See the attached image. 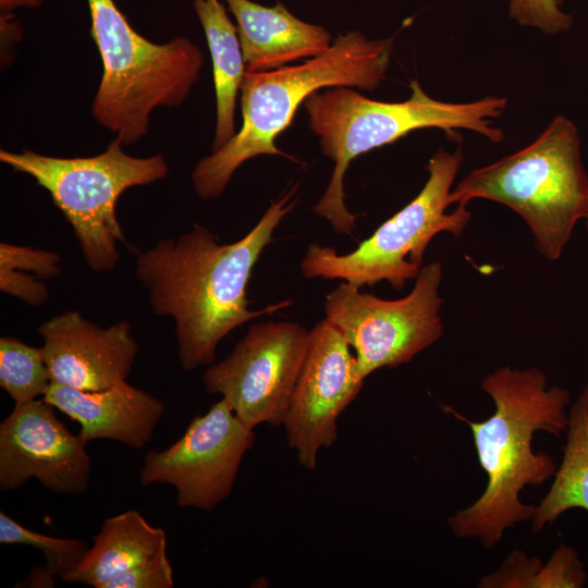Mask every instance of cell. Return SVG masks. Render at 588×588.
<instances>
[{"label": "cell", "mask_w": 588, "mask_h": 588, "mask_svg": "<svg viewBox=\"0 0 588 588\" xmlns=\"http://www.w3.org/2000/svg\"><path fill=\"white\" fill-rule=\"evenodd\" d=\"M44 400L78 422L87 443L108 439L136 450L151 441L166 411L161 400L127 381L100 391L51 383Z\"/></svg>", "instance_id": "15"}, {"label": "cell", "mask_w": 588, "mask_h": 588, "mask_svg": "<svg viewBox=\"0 0 588 588\" xmlns=\"http://www.w3.org/2000/svg\"><path fill=\"white\" fill-rule=\"evenodd\" d=\"M38 333L51 383L83 391L126 381L139 351L128 321L102 328L77 310L45 321Z\"/></svg>", "instance_id": "14"}, {"label": "cell", "mask_w": 588, "mask_h": 588, "mask_svg": "<svg viewBox=\"0 0 588 588\" xmlns=\"http://www.w3.org/2000/svg\"><path fill=\"white\" fill-rule=\"evenodd\" d=\"M566 433L562 463L532 518L534 532L569 509L588 511V382L568 413Z\"/></svg>", "instance_id": "19"}, {"label": "cell", "mask_w": 588, "mask_h": 588, "mask_svg": "<svg viewBox=\"0 0 588 588\" xmlns=\"http://www.w3.org/2000/svg\"><path fill=\"white\" fill-rule=\"evenodd\" d=\"M86 444L44 397L15 405L0 424V490H16L34 478L56 493H83L91 470Z\"/></svg>", "instance_id": "13"}, {"label": "cell", "mask_w": 588, "mask_h": 588, "mask_svg": "<svg viewBox=\"0 0 588 588\" xmlns=\"http://www.w3.org/2000/svg\"><path fill=\"white\" fill-rule=\"evenodd\" d=\"M587 575L577 552L561 544L546 567L542 566L538 587H581Z\"/></svg>", "instance_id": "25"}, {"label": "cell", "mask_w": 588, "mask_h": 588, "mask_svg": "<svg viewBox=\"0 0 588 588\" xmlns=\"http://www.w3.org/2000/svg\"><path fill=\"white\" fill-rule=\"evenodd\" d=\"M326 318L309 331L307 353L283 419L289 446L314 470L322 448L338 438V419L364 385L356 358Z\"/></svg>", "instance_id": "12"}, {"label": "cell", "mask_w": 588, "mask_h": 588, "mask_svg": "<svg viewBox=\"0 0 588 588\" xmlns=\"http://www.w3.org/2000/svg\"><path fill=\"white\" fill-rule=\"evenodd\" d=\"M296 189L283 193L236 242L220 244L211 231L195 224L177 238L160 240L137 254L136 277L147 290L152 314L173 319L184 370L210 366L218 344L234 329L292 305L287 299L252 310L246 289L274 230L296 206Z\"/></svg>", "instance_id": "1"}, {"label": "cell", "mask_w": 588, "mask_h": 588, "mask_svg": "<svg viewBox=\"0 0 588 588\" xmlns=\"http://www.w3.org/2000/svg\"><path fill=\"white\" fill-rule=\"evenodd\" d=\"M482 389L494 403L488 419L474 422L450 412L469 426L487 486L474 504L448 522L457 537L476 538L490 549L505 529L535 517L537 506L524 504L519 493L526 486H539L553 477L556 465L547 453L532 451L534 433L561 437L567 430L571 394L564 388H548L544 373L537 368L510 366L486 376Z\"/></svg>", "instance_id": "2"}, {"label": "cell", "mask_w": 588, "mask_h": 588, "mask_svg": "<svg viewBox=\"0 0 588 588\" xmlns=\"http://www.w3.org/2000/svg\"><path fill=\"white\" fill-rule=\"evenodd\" d=\"M392 50V38L369 39L352 30L299 65L246 72L240 89L242 126L222 148L198 161L192 173L196 194L201 199L220 197L237 168L257 156L275 155L297 162L275 140L299 106L322 88L376 89L385 77Z\"/></svg>", "instance_id": "3"}, {"label": "cell", "mask_w": 588, "mask_h": 588, "mask_svg": "<svg viewBox=\"0 0 588 588\" xmlns=\"http://www.w3.org/2000/svg\"><path fill=\"white\" fill-rule=\"evenodd\" d=\"M308 340L309 331L297 322L255 323L223 360L207 366L204 388L221 395L252 429L282 425Z\"/></svg>", "instance_id": "10"}, {"label": "cell", "mask_w": 588, "mask_h": 588, "mask_svg": "<svg viewBox=\"0 0 588 588\" xmlns=\"http://www.w3.org/2000/svg\"><path fill=\"white\" fill-rule=\"evenodd\" d=\"M212 61L217 122L212 152L222 148L235 133L237 94L246 73L236 25L221 0H193Z\"/></svg>", "instance_id": "18"}, {"label": "cell", "mask_w": 588, "mask_h": 588, "mask_svg": "<svg viewBox=\"0 0 588 588\" xmlns=\"http://www.w3.org/2000/svg\"><path fill=\"white\" fill-rule=\"evenodd\" d=\"M463 161L462 148L454 152L439 149L429 160V177L420 193L384 221L353 252L340 255L332 247L308 245L301 264L305 278L341 279L358 287L387 281L402 290L415 279L430 241L440 232L461 236L470 212L451 203V186Z\"/></svg>", "instance_id": "8"}, {"label": "cell", "mask_w": 588, "mask_h": 588, "mask_svg": "<svg viewBox=\"0 0 588 588\" xmlns=\"http://www.w3.org/2000/svg\"><path fill=\"white\" fill-rule=\"evenodd\" d=\"M50 384L41 347L12 336L0 339V387L15 405L44 397Z\"/></svg>", "instance_id": "21"}, {"label": "cell", "mask_w": 588, "mask_h": 588, "mask_svg": "<svg viewBox=\"0 0 588 588\" xmlns=\"http://www.w3.org/2000/svg\"><path fill=\"white\" fill-rule=\"evenodd\" d=\"M254 440L253 429L221 397L205 415L194 417L177 441L146 454L140 485H170L177 506L212 510L232 492Z\"/></svg>", "instance_id": "11"}, {"label": "cell", "mask_w": 588, "mask_h": 588, "mask_svg": "<svg viewBox=\"0 0 588 588\" xmlns=\"http://www.w3.org/2000/svg\"><path fill=\"white\" fill-rule=\"evenodd\" d=\"M562 0H511L510 15L519 24L532 26L547 34L566 32L572 25V16L564 13Z\"/></svg>", "instance_id": "23"}, {"label": "cell", "mask_w": 588, "mask_h": 588, "mask_svg": "<svg viewBox=\"0 0 588 588\" xmlns=\"http://www.w3.org/2000/svg\"><path fill=\"white\" fill-rule=\"evenodd\" d=\"M411 97L402 102L373 100L345 86L317 90L304 101L308 126L319 137L323 155L334 162L331 181L314 211L328 219L336 233L352 235L356 224L357 215L345 205L343 182L350 163L359 155L420 128H440L449 135L464 128L492 143L503 139L491 119L504 112L505 98L451 103L429 97L417 81L411 83Z\"/></svg>", "instance_id": "4"}, {"label": "cell", "mask_w": 588, "mask_h": 588, "mask_svg": "<svg viewBox=\"0 0 588 588\" xmlns=\"http://www.w3.org/2000/svg\"><path fill=\"white\" fill-rule=\"evenodd\" d=\"M122 146L115 137L103 152L75 158L0 150L2 163L32 176L50 194L72 226L85 262L96 272L111 271L120 260L118 242L127 244L115 212L120 195L169 173L161 154L136 158Z\"/></svg>", "instance_id": "7"}, {"label": "cell", "mask_w": 588, "mask_h": 588, "mask_svg": "<svg viewBox=\"0 0 588 588\" xmlns=\"http://www.w3.org/2000/svg\"><path fill=\"white\" fill-rule=\"evenodd\" d=\"M173 569L164 543L152 556L108 581L103 588H172Z\"/></svg>", "instance_id": "24"}, {"label": "cell", "mask_w": 588, "mask_h": 588, "mask_svg": "<svg viewBox=\"0 0 588 588\" xmlns=\"http://www.w3.org/2000/svg\"><path fill=\"white\" fill-rule=\"evenodd\" d=\"M42 0H0L1 13H10L19 8H37Z\"/></svg>", "instance_id": "26"}, {"label": "cell", "mask_w": 588, "mask_h": 588, "mask_svg": "<svg viewBox=\"0 0 588 588\" xmlns=\"http://www.w3.org/2000/svg\"><path fill=\"white\" fill-rule=\"evenodd\" d=\"M164 543L162 528L150 525L137 510L108 517L93 546L61 579L94 588L105 585L152 556Z\"/></svg>", "instance_id": "17"}, {"label": "cell", "mask_w": 588, "mask_h": 588, "mask_svg": "<svg viewBox=\"0 0 588 588\" xmlns=\"http://www.w3.org/2000/svg\"><path fill=\"white\" fill-rule=\"evenodd\" d=\"M223 1L236 21L246 72L281 69L320 56L332 45L324 27L299 20L281 2Z\"/></svg>", "instance_id": "16"}, {"label": "cell", "mask_w": 588, "mask_h": 588, "mask_svg": "<svg viewBox=\"0 0 588 588\" xmlns=\"http://www.w3.org/2000/svg\"><path fill=\"white\" fill-rule=\"evenodd\" d=\"M585 219H586V225H587V230H588V213H587Z\"/></svg>", "instance_id": "27"}, {"label": "cell", "mask_w": 588, "mask_h": 588, "mask_svg": "<svg viewBox=\"0 0 588 588\" xmlns=\"http://www.w3.org/2000/svg\"><path fill=\"white\" fill-rule=\"evenodd\" d=\"M0 543L26 544L40 550L46 559V573L60 578L70 572L84 556L88 543L79 539H64L30 530L0 512Z\"/></svg>", "instance_id": "22"}, {"label": "cell", "mask_w": 588, "mask_h": 588, "mask_svg": "<svg viewBox=\"0 0 588 588\" xmlns=\"http://www.w3.org/2000/svg\"><path fill=\"white\" fill-rule=\"evenodd\" d=\"M90 35L103 72L91 113L123 145L146 135L151 111L177 107L199 78L204 58L187 38L158 45L139 35L114 0H87Z\"/></svg>", "instance_id": "6"}, {"label": "cell", "mask_w": 588, "mask_h": 588, "mask_svg": "<svg viewBox=\"0 0 588 588\" xmlns=\"http://www.w3.org/2000/svg\"><path fill=\"white\" fill-rule=\"evenodd\" d=\"M439 261L420 268L411 293L387 301L344 282L326 297L324 314L355 351L358 375L365 380L380 368L409 363L443 333Z\"/></svg>", "instance_id": "9"}, {"label": "cell", "mask_w": 588, "mask_h": 588, "mask_svg": "<svg viewBox=\"0 0 588 588\" xmlns=\"http://www.w3.org/2000/svg\"><path fill=\"white\" fill-rule=\"evenodd\" d=\"M61 257L53 252L0 243V290L25 304L39 307L49 297L41 280L61 273Z\"/></svg>", "instance_id": "20"}, {"label": "cell", "mask_w": 588, "mask_h": 588, "mask_svg": "<svg viewBox=\"0 0 588 588\" xmlns=\"http://www.w3.org/2000/svg\"><path fill=\"white\" fill-rule=\"evenodd\" d=\"M474 198L514 210L531 230L537 249L547 259H559L588 213V175L575 124L555 117L530 145L471 171L451 192L452 204Z\"/></svg>", "instance_id": "5"}]
</instances>
